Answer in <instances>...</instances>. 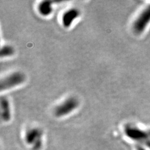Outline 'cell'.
<instances>
[{
	"instance_id": "cell-7",
	"label": "cell",
	"mask_w": 150,
	"mask_h": 150,
	"mask_svg": "<svg viewBox=\"0 0 150 150\" xmlns=\"http://www.w3.org/2000/svg\"><path fill=\"white\" fill-rule=\"evenodd\" d=\"M41 132L40 129H33L27 132L26 136V140L28 144H35L40 141Z\"/></svg>"
},
{
	"instance_id": "cell-1",
	"label": "cell",
	"mask_w": 150,
	"mask_h": 150,
	"mask_svg": "<svg viewBox=\"0 0 150 150\" xmlns=\"http://www.w3.org/2000/svg\"><path fill=\"white\" fill-rule=\"evenodd\" d=\"M125 133L131 139L145 145L150 149V137L147 131H143L132 125H127L125 127Z\"/></svg>"
},
{
	"instance_id": "cell-6",
	"label": "cell",
	"mask_w": 150,
	"mask_h": 150,
	"mask_svg": "<svg viewBox=\"0 0 150 150\" xmlns=\"http://www.w3.org/2000/svg\"><path fill=\"white\" fill-rule=\"evenodd\" d=\"M1 117L2 120L8 122L10 120L11 117V108L8 100L6 97H1Z\"/></svg>"
},
{
	"instance_id": "cell-11",
	"label": "cell",
	"mask_w": 150,
	"mask_h": 150,
	"mask_svg": "<svg viewBox=\"0 0 150 150\" xmlns=\"http://www.w3.org/2000/svg\"><path fill=\"white\" fill-rule=\"evenodd\" d=\"M148 132H149V135H150V129H149V130H148Z\"/></svg>"
},
{
	"instance_id": "cell-5",
	"label": "cell",
	"mask_w": 150,
	"mask_h": 150,
	"mask_svg": "<svg viewBox=\"0 0 150 150\" xmlns=\"http://www.w3.org/2000/svg\"><path fill=\"white\" fill-rule=\"evenodd\" d=\"M80 15V11L75 8H72L66 11L62 17V25L65 28H69L73 22Z\"/></svg>"
},
{
	"instance_id": "cell-4",
	"label": "cell",
	"mask_w": 150,
	"mask_h": 150,
	"mask_svg": "<svg viewBox=\"0 0 150 150\" xmlns=\"http://www.w3.org/2000/svg\"><path fill=\"white\" fill-rule=\"evenodd\" d=\"M150 22V5L146 7L140 13L133 25V29L137 33H140L144 31Z\"/></svg>"
},
{
	"instance_id": "cell-2",
	"label": "cell",
	"mask_w": 150,
	"mask_h": 150,
	"mask_svg": "<svg viewBox=\"0 0 150 150\" xmlns=\"http://www.w3.org/2000/svg\"><path fill=\"white\" fill-rule=\"evenodd\" d=\"M26 76L21 72H15L1 81V90L4 91L21 85L25 82Z\"/></svg>"
},
{
	"instance_id": "cell-3",
	"label": "cell",
	"mask_w": 150,
	"mask_h": 150,
	"mask_svg": "<svg viewBox=\"0 0 150 150\" xmlns=\"http://www.w3.org/2000/svg\"><path fill=\"white\" fill-rule=\"evenodd\" d=\"M79 105V102L75 97H70L61 103L54 109V115L61 117L72 112Z\"/></svg>"
},
{
	"instance_id": "cell-10",
	"label": "cell",
	"mask_w": 150,
	"mask_h": 150,
	"mask_svg": "<svg viewBox=\"0 0 150 150\" xmlns=\"http://www.w3.org/2000/svg\"><path fill=\"white\" fill-rule=\"evenodd\" d=\"M136 150H146L144 147L139 145H136Z\"/></svg>"
},
{
	"instance_id": "cell-9",
	"label": "cell",
	"mask_w": 150,
	"mask_h": 150,
	"mask_svg": "<svg viewBox=\"0 0 150 150\" xmlns=\"http://www.w3.org/2000/svg\"><path fill=\"white\" fill-rule=\"evenodd\" d=\"M1 57H6L12 56L15 54V50L10 45H4L1 49Z\"/></svg>"
},
{
	"instance_id": "cell-8",
	"label": "cell",
	"mask_w": 150,
	"mask_h": 150,
	"mask_svg": "<svg viewBox=\"0 0 150 150\" xmlns=\"http://www.w3.org/2000/svg\"><path fill=\"white\" fill-rule=\"evenodd\" d=\"M38 10L41 15L48 16L53 11L52 2L49 1H44L41 2L38 6Z\"/></svg>"
}]
</instances>
